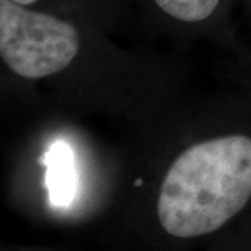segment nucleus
<instances>
[{"mask_svg":"<svg viewBox=\"0 0 251 251\" xmlns=\"http://www.w3.org/2000/svg\"><path fill=\"white\" fill-rule=\"evenodd\" d=\"M251 197V138L226 135L190 147L173 162L158 198V218L172 236L212 233Z\"/></svg>","mask_w":251,"mask_h":251,"instance_id":"nucleus-1","label":"nucleus"},{"mask_svg":"<svg viewBox=\"0 0 251 251\" xmlns=\"http://www.w3.org/2000/svg\"><path fill=\"white\" fill-rule=\"evenodd\" d=\"M162 11L171 17L186 21L197 23L208 18L219 3V0H155Z\"/></svg>","mask_w":251,"mask_h":251,"instance_id":"nucleus-4","label":"nucleus"},{"mask_svg":"<svg viewBox=\"0 0 251 251\" xmlns=\"http://www.w3.org/2000/svg\"><path fill=\"white\" fill-rule=\"evenodd\" d=\"M78 49L80 36L72 24L0 0V54L17 75L35 80L62 72Z\"/></svg>","mask_w":251,"mask_h":251,"instance_id":"nucleus-2","label":"nucleus"},{"mask_svg":"<svg viewBox=\"0 0 251 251\" xmlns=\"http://www.w3.org/2000/svg\"><path fill=\"white\" fill-rule=\"evenodd\" d=\"M48 187L54 204H69L74 196V172L66 144H56L48 153Z\"/></svg>","mask_w":251,"mask_h":251,"instance_id":"nucleus-3","label":"nucleus"},{"mask_svg":"<svg viewBox=\"0 0 251 251\" xmlns=\"http://www.w3.org/2000/svg\"><path fill=\"white\" fill-rule=\"evenodd\" d=\"M16 3H20V4H23V6H28V4H32V3H35L36 0H14Z\"/></svg>","mask_w":251,"mask_h":251,"instance_id":"nucleus-5","label":"nucleus"}]
</instances>
